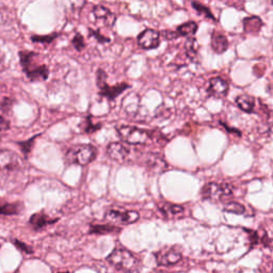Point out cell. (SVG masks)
Returning a JSON list of instances; mask_svg holds the SVG:
<instances>
[{
  "instance_id": "obj_6",
  "label": "cell",
  "mask_w": 273,
  "mask_h": 273,
  "mask_svg": "<svg viewBox=\"0 0 273 273\" xmlns=\"http://www.w3.org/2000/svg\"><path fill=\"white\" fill-rule=\"evenodd\" d=\"M107 75L103 70L97 71V86L101 90V95L107 97L108 99H114L118 97L122 92H124L126 89H129L130 86L127 84H120L117 86L110 87L107 84Z\"/></svg>"
},
{
  "instance_id": "obj_33",
  "label": "cell",
  "mask_w": 273,
  "mask_h": 273,
  "mask_svg": "<svg viewBox=\"0 0 273 273\" xmlns=\"http://www.w3.org/2000/svg\"><path fill=\"white\" fill-rule=\"evenodd\" d=\"M152 273H170V272H167V271H163V270H156V271H153Z\"/></svg>"
},
{
  "instance_id": "obj_15",
  "label": "cell",
  "mask_w": 273,
  "mask_h": 273,
  "mask_svg": "<svg viewBox=\"0 0 273 273\" xmlns=\"http://www.w3.org/2000/svg\"><path fill=\"white\" fill-rule=\"evenodd\" d=\"M242 24L244 32L252 33V35H257L262 27V21L258 16H249V18H245Z\"/></svg>"
},
{
  "instance_id": "obj_28",
  "label": "cell",
  "mask_w": 273,
  "mask_h": 273,
  "mask_svg": "<svg viewBox=\"0 0 273 273\" xmlns=\"http://www.w3.org/2000/svg\"><path fill=\"white\" fill-rule=\"evenodd\" d=\"M192 7L194 8V9L198 12V13H202L203 15H205L206 18L208 19H211V20H214L213 15L211 14V12L209 11V9H207V8L204 7L203 5L201 4H197V3H192Z\"/></svg>"
},
{
  "instance_id": "obj_24",
  "label": "cell",
  "mask_w": 273,
  "mask_h": 273,
  "mask_svg": "<svg viewBox=\"0 0 273 273\" xmlns=\"http://www.w3.org/2000/svg\"><path fill=\"white\" fill-rule=\"evenodd\" d=\"M37 138H38V136H35V137H32L29 140H26V141H23V142L18 143V145L21 147V150L24 153V155H25V157H26V158H28V156L30 155L32 148H33V145H35V143H36Z\"/></svg>"
},
{
  "instance_id": "obj_10",
  "label": "cell",
  "mask_w": 273,
  "mask_h": 273,
  "mask_svg": "<svg viewBox=\"0 0 273 273\" xmlns=\"http://www.w3.org/2000/svg\"><path fill=\"white\" fill-rule=\"evenodd\" d=\"M160 33L153 29H146L138 37V43L144 49H154L159 45Z\"/></svg>"
},
{
  "instance_id": "obj_31",
  "label": "cell",
  "mask_w": 273,
  "mask_h": 273,
  "mask_svg": "<svg viewBox=\"0 0 273 273\" xmlns=\"http://www.w3.org/2000/svg\"><path fill=\"white\" fill-rule=\"evenodd\" d=\"M13 104H14L13 99H11L9 97H6L3 101L2 105H0V109H2L4 112H9L11 110V108H12Z\"/></svg>"
},
{
  "instance_id": "obj_8",
  "label": "cell",
  "mask_w": 273,
  "mask_h": 273,
  "mask_svg": "<svg viewBox=\"0 0 273 273\" xmlns=\"http://www.w3.org/2000/svg\"><path fill=\"white\" fill-rule=\"evenodd\" d=\"M23 168L21 157L11 150H0V170L19 171Z\"/></svg>"
},
{
  "instance_id": "obj_19",
  "label": "cell",
  "mask_w": 273,
  "mask_h": 273,
  "mask_svg": "<svg viewBox=\"0 0 273 273\" xmlns=\"http://www.w3.org/2000/svg\"><path fill=\"white\" fill-rule=\"evenodd\" d=\"M22 203H5L0 204V216H15L23 211Z\"/></svg>"
},
{
  "instance_id": "obj_17",
  "label": "cell",
  "mask_w": 273,
  "mask_h": 273,
  "mask_svg": "<svg viewBox=\"0 0 273 273\" xmlns=\"http://www.w3.org/2000/svg\"><path fill=\"white\" fill-rule=\"evenodd\" d=\"M160 211L162 212L163 216L167 218V219H173V218H176L177 216H180L181 213L184 212V207L180 205H174V204H170V203H167V204H163L162 206H160L159 207Z\"/></svg>"
},
{
  "instance_id": "obj_16",
  "label": "cell",
  "mask_w": 273,
  "mask_h": 273,
  "mask_svg": "<svg viewBox=\"0 0 273 273\" xmlns=\"http://www.w3.org/2000/svg\"><path fill=\"white\" fill-rule=\"evenodd\" d=\"M211 47L214 51V53L217 54H223L224 53L227 47H228V42L226 37L219 32L213 31L212 36H211Z\"/></svg>"
},
{
  "instance_id": "obj_32",
  "label": "cell",
  "mask_w": 273,
  "mask_h": 273,
  "mask_svg": "<svg viewBox=\"0 0 273 273\" xmlns=\"http://www.w3.org/2000/svg\"><path fill=\"white\" fill-rule=\"evenodd\" d=\"M10 128V123L8 122L3 115H0V130H7Z\"/></svg>"
},
{
  "instance_id": "obj_7",
  "label": "cell",
  "mask_w": 273,
  "mask_h": 273,
  "mask_svg": "<svg viewBox=\"0 0 273 273\" xmlns=\"http://www.w3.org/2000/svg\"><path fill=\"white\" fill-rule=\"evenodd\" d=\"M155 258L158 266L169 267L179 262L181 258H183V255H181L180 251L175 249V247L168 246L163 247V249L159 250L158 252H156Z\"/></svg>"
},
{
  "instance_id": "obj_27",
  "label": "cell",
  "mask_w": 273,
  "mask_h": 273,
  "mask_svg": "<svg viewBox=\"0 0 273 273\" xmlns=\"http://www.w3.org/2000/svg\"><path fill=\"white\" fill-rule=\"evenodd\" d=\"M72 44L73 46L75 47V49L77 52H81L84 51L85 47H86V43H85V39L84 37H82L80 33H76L75 36H74L73 40H72Z\"/></svg>"
},
{
  "instance_id": "obj_14",
  "label": "cell",
  "mask_w": 273,
  "mask_h": 273,
  "mask_svg": "<svg viewBox=\"0 0 273 273\" xmlns=\"http://www.w3.org/2000/svg\"><path fill=\"white\" fill-rule=\"evenodd\" d=\"M94 18L97 22H101L105 26L111 27L115 22V16L103 6H96L93 8L92 11Z\"/></svg>"
},
{
  "instance_id": "obj_11",
  "label": "cell",
  "mask_w": 273,
  "mask_h": 273,
  "mask_svg": "<svg viewBox=\"0 0 273 273\" xmlns=\"http://www.w3.org/2000/svg\"><path fill=\"white\" fill-rule=\"evenodd\" d=\"M58 218H52L51 216H48V214L45 211H39L33 213L32 216L29 219V224L31 225V227L39 231L41 229H43L45 227H47L48 225L55 224L56 222H58Z\"/></svg>"
},
{
  "instance_id": "obj_26",
  "label": "cell",
  "mask_w": 273,
  "mask_h": 273,
  "mask_svg": "<svg viewBox=\"0 0 273 273\" xmlns=\"http://www.w3.org/2000/svg\"><path fill=\"white\" fill-rule=\"evenodd\" d=\"M224 210L227 211V212L236 213V214H242L245 211L243 205L239 204V203H235V202H231V203L226 204V206L224 207Z\"/></svg>"
},
{
  "instance_id": "obj_1",
  "label": "cell",
  "mask_w": 273,
  "mask_h": 273,
  "mask_svg": "<svg viewBox=\"0 0 273 273\" xmlns=\"http://www.w3.org/2000/svg\"><path fill=\"white\" fill-rule=\"evenodd\" d=\"M20 61L24 73L31 81H45L49 76L47 65L40 63V55L30 51H21Z\"/></svg>"
},
{
  "instance_id": "obj_23",
  "label": "cell",
  "mask_w": 273,
  "mask_h": 273,
  "mask_svg": "<svg viewBox=\"0 0 273 273\" xmlns=\"http://www.w3.org/2000/svg\"><path fill=\"white\" fill-rule=\"evenodd\" d=\"M58 37H59V33H53V35H48V36H32L31 41L35 43L48 45V44H52Z\"/></svg>"
},
{
  "instance_id": "obj_2",
  "label": "cell",
  "mask_w": 273,
  "mask_h": 273,
  "mask_svg": "<svg viewBox=\"0 0 273 273\" xmlns=\"http://www.w3.org/2000/svg\"><path fill=\"white\" fill-rule=\"evenodd\" d=\"M107 261L112 267L124 273H140V268H141V263L136 256L130 251L121 249V247L114 249L107 257Z\"/></svg>"
},
{
  "instance_id": "obj_9",
  "label": "cell",
  "mask_w": 273,
  "mask_h": 273,
  "mask_svg": "<svg viewBox=\"0 0 273 273\" xmlns=\"http://www.w3.org/2000/svg\"><path fill=\"white\" fill-rule=\"evenodd\" d=\"M139 213L134 210H109L106 213V219L111 222H118L122 224H131L139 220Z\"/></svg>"
},
{
  "instance_id": "obj_25",
  "label": "cell",
  "mask_w": 273,
  "mask_h": 273,
  "mask_svg": "<svg viewBox=\"0 0 273 273\" xmlns=\"http://www.w3.org/2000/svg\"><path fill=\"white\" fill-rule=\"evenodd\" d=\"M101 127H102L101 124H94L92 122V117L89 115V117H87L84 121V126H82V129H84V131L87 132V134H92V132L101 129Z\"/></svg>"
},
{
  "instance_id": "obj_22",
  "label": "cell",
  "mask_w": 273,
  "mask_h": 273,
  "mask_svg": "<svg viewBox=\"0 0 273 273\" xmlns=\"http://www.w3.org/2000/svg\"><path fill=\"white\" fill-rule=\"evenodd\" d=\"M197 30V24L194 22H188L177 28V35L181 37H187V36H193Z\"/></svg>"
},
{
  "instance_id": "obj_30",
  "label": "cell",
  "mask_w": 273,
  "mask_h": 273,
  "mask_svg": "<svg viewBox=\"0 0 273 273\" xmlns=\"http://www.w3.org/2000/svg\"><path fill=\"white\" fill-rule=\"evenodd\" d=\"M13 243H14V245L16 247H18V249L20 251H22L24 253H27V254H32L33 253L32 249H31V247L29 245H27L26 243H24V242L18 240V239H15V240H13Z\"/></svg>"
},
{
  "instance_id": "obj_21",
  "label": "cell",
  "mask_w": 273,
  "mask_h": 273,
  "mask_svg": "<svg viewBox=\"0 0 273 273\" xmlns=\"http://www.w3.org/2000/svg\"><path fill=\"white\" fill-rule=\"evenodd\" d=\"M120 228L115 227L113 225L110 224H94L90 226V234H109V233H113V231H119Z\"/></svg>"
},
{
  "instance_id": "obj_12",
  "label": "cell",
  "mask_w": 273,
  "mask_h": 273,
  "mask_svg": "<svg viewBox=\"0 0 273 273\" xmlns=\"http://www.w3.org/2000/svg\"><path fill=\"white\" fill-rule=\"evenodd\" d=\"M107 155L113 161H117L119 163H123L127 159L129 155V150L126 145L120 142H112L107 146Z\"/></svg>"
},
{
  "instance_id": "obj_35",
  "label": "cell",
  "mask_w": 273,
  "mask_h": 273,
  "mask_svg": "<svg viewBox=\"0 0 273 273\" xmlns=\"http://www.w3.org/2000/svg\"><path fill=\"white\" fill-rule=\"evenodd\" d=\"M270 273H273V263H272V269H271V271H270Z\"/></svg>"
},
{
  "instance_id": "obj_3",
  "label": "cell",
  "mask_w": 273,
  "mask_h": 273,
  "mask_svg": "<svg viewBox=\"0 0 273 273\" xmlns=\"http://www.w3.org/2000/svg\"><path fill=\"white\" fill-rule=\"evenodd\" d=\"M97 156L96 147L91 144H79L72 146L66 154L69 163H75L81 167L90 164Z\"/></svg>"
},
{
  "instance_id": "obj_5",
  "label": "cell",
  "mask_w": 273,
  "mask_h": 273,
  "mask_svg": "<svg viewBox=\"0 0 273 273\" xmlns=\"http://www.w3.org/2000/svg\"><path fill=\"white\" fill-rule=\"evenodd\" d=\"M118 134L124 142L131 145L145 144L150 139V135H148L147 131L132 126L119 127Z\"/></svg>"
},
{
  "instance_id": "obj_29",
  "label": "cell",
  "mask_w": 273,
  "mask_h": 273,
  "mask_svg": "<svg viewBox=\"0 0 273 273\" xmlns=\"http://www.w3.org/2000/svg\"><path fill=\"white\" fill-rule=\"evenodd\" d=\"M89 33H90V37H92V38H94L95 40L98 41V43H108V42H110V40L108 38L104 37L103 35H101V33H99L96 30L89 29Z\"/></svg>"
},
{
  "instance_id": "obj_34",
  "label": "cell",
  "mask_w": 273,
  "mask_h": 273,
  "mask_svg": "<svg viewBox=\"0 0 273 273\" xmlns=\"http://www.w3.org/2000/svg\"><path fill=\"white\" fill-rule=\"evenodd\" d=\"M58 273H70L69 271H61V272H58Z\"/></svg>"
},
{
  "instance_id": "obj_13",
  "label": "cell",
  "mask_w": 273,
  "mask_h": 273,
  "mask_svg": "<svg viewBox=\"0 0 273 273\" xmlns=\"http://www.w3.org/2000/svg\"><path fill=\"white\" fill-rule=\"evenodd\" d=\"M228 92V84L221 77H212L209 80L208 93L214 97H224Z\"/></svg>"
},
{
  "instance_id": "obj_20",
  "label": "cell",
  "mask_w": 273,
  "mask_h": 273,
  "mask_svg": "<svg viewBox=\"0 0 273 273\" xmlns=\"http://www.w3.org/2000/svg\"><path fill=\"white\" fill-rule=\"evenodd\" d=\"M148 168H150V170L154 173H158V174H160V173H163L165 171V169L168 168L167 163H165L164 160H162L159 156H156V155H152L150 157V159H148Z\"/></svg>"
},
{
  "instance_id": "obj_4",
  "label": "cell",
  "mask_w": 273,
  "mask_h": 273,
  "mask_svg": "<svg viewBox=\"0 0 273 273\" xmlns=\"http://www.w3.org/2000/svg\"><path fill=\"white\" fill-rule=\"evenodd\" d=\"M233 193L231 187L227 184H217L209 183L205 185L201 191V195L204 200H209L212 202L223 201L226 196Z\"/></svg>"
},
{
  "instance_id": "obj_18",
  "label": "cell",
  "mask_w": 273,
  "mask_h": 273,
  "mask_svg": "<svg viewBox=\"0 0 273 273\" xmlns=\"http://www.w3.org/2000/svg\"><path fill=\"white\" fill-rule=\"evenodd\" d=\"M236 103H237L239 108L246 113H251L254 110L255 99H254V97H252L250 95H247V94L239 95L236 98Z\"/></svg>"
}]
</instances>
